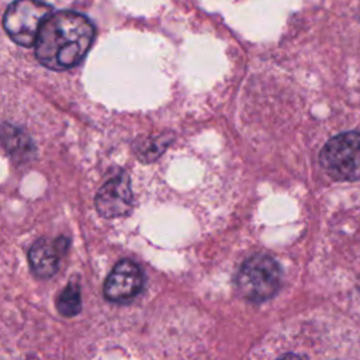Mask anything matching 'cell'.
<instances>
[{"label":"cell","instance_id":"cell-5","mask_svg":"<svg viewBox=\"0 0 360 360\" xmlns=\"http://www.w3.org/2000/svg\"><path fill=\"white\" fill-rule=\"evenodd\" d=\"M143 273L132 260H120L104 283V297L112 302H125L138 295L143 287Z\"/></svg>","mask_w":360,"mask_h":360},{"label":"cell","instance_id":"cell-6","mask_svg":"<svg viewBox=\"0 0 360 360\" xmlns=\"http://www.w3.org/2000/svg\"><path fill=\"white\" fill-rule=\"evenodd\" d=\"M96 210L101 217L117 218L132 208V191L129 177L125 172L110 179L96 194Z\"/></svg>","mask_w":360,"mask_h":360},{"label":"cell","instance_id":"cell-8","mask_svg":"<svg viewBox=\"0 0 360 360\" xmlns=\"http://www.w3.org/2000/svg\"><path fill=\"white\" fill-rule=\"evenodd\" d=\"M0 141L7 152L15 158L28 156L32 152V143L27 134L13 125H0Z\"/></svg>","mask_w":360,"mask_h":360},{"label":"cell","instance_id":"cell-3","mask_svg":"<svg viewBox=\"0 0 360 360\" xmlns=\"http://www.w3.org/2000/svg\"><path fill=\"white\" fill-rule=\"evenodd\" d=\"M323 170L335 180H360V132H343L330 138L319 153Z\"/></svg>","mask_w":360,"mask_h":360},{"label":"cell","instance_id":"cell-7","mask_svg":"<svg viewBox=\"0 0 360 360\" xmlns=\"http://www.w3.org/2000/svg\"><path fill=\"white\" fill-rule=\"evenodd\" d=\"M58 242L49 239H38L28 252V262L32 273L39 278H48L58 270Z\"/></svg>","mask_w":360,"mask_h":360},{"label":"cell","instance_id":"cell-4","mask_svg":"<svg viewBox=\"0 0 360 360\" xmlns=\"http://www.w3.org/2000/svg\"><path fill=\"white\" fill-rule=\"evenodd\" d=\"M52 14V7L42 0H15L3 17L8 37L21 46H32L44 21Z\"/></svg>","mask_w":360,"mask_h":360},{"label":"cell","instance_id":"cell-1","mask_svg":"<svg viewBox=\"0 0 360 360\" xmlns=\"http://www.w3.org/2000/svg\"><path fill=\"white\" fill-rule=\"evenodd\" d=\"M94 38L91 21L76 11L52 13L41 25L35 39V55L52 70L76 66L87 53Z\"/></svg>","mask_w":360,"mask_h":360},{"label":"cell","instance_id":"cell-2","mask_svg":"<svg viewBox=\"0 0 360 360\" xmlns=\"http://www.w3.org/2000/svg\"><path fill=\"white\" fill-rule=\"evenodd\" d=\"M281 284V269L269 255H255L239 269L236 285L240 294L253 302L271 298Z\"/></svg>","mask_w":360,"mask_h":360},{"label":"cell","instance_id":"cell-9","mask_svg":"<svg viewBox=\"0 0 360 360\" xmlns=\"http://www.w3.org/2000/svg\"><path fill=\"white\" fill-rule=\"evenodd\" d=\"M56 309L63 316H75L82 309L80 288L76 283H69L56 298Z\"/></svg>","mask_w":360,"mask_h":360}]
</instances>
